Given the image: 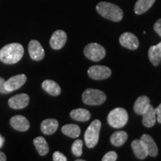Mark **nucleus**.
<instances>
[{
  "instance_id": "8",
  "label": "nucleus",
  "mask_w": 161,
  "mask_h": 161,
  "mask_svg": "<svg viewBox=\"0 0 161 161\" xmlns=\"http://www.w3.org/2000/svg\"><path fill=\"white\" fill-rule=\"evenodd\" d=\"M26 80H27V78L24 74L14 75L10 78L8 80H5V87L10 92L14 91L23 86L26 82Z\"/></svg>"
},
{
  "instance_id": "26",
  "label": "nucleus",
  "mask_w": 161,
  "mask_h": 161,
  "mask_svg": "<svg viewBox=\"0 0 161 161\" xmlns=\"http://www.w3.org/2000/svg\"><path fill=\"white\" fill-rule=\"evenodd\" d=\"M82 147H83V141L77 140L72 143V152L75 157H80L82 154Z\"/></svg>"
},
{
  "instance_id": "1",
  "label": "nucleus",
  "mask_w": 161,
  "mask_h": 161,
  "mask_svg": "<svg viewBox=\"0 0 161 161\" xmlns=\"http://www.w3.org/2000/svg\"><path fill=\"white\" fill-rule=\"evenodd\" d=\"M24 49L21 44L10 43L0 49V60L6 64H14L22 59Z\"/></svg>"
},
{
  "instance_id": "2",
  "label": "nucleus",
  "mask_w": 161,
  "mask_h": 161,
  "mask_svg": "<svg viewBox=\"0 0 161 161\" xmlns=\"http://www.w3.org/2000/svg\"><path fill=\"white\" fill-rule=\"evenodd\" d=\"M96 11L102 17L114 22H119L123 18L122 10L113 3L101 2L96 5Z\"/></svg>"
},
{
  "instance_id": "32",
  "label": "nucleus",
  "mask_w": 161,
  "mask_h": 161,
  "mask_svg": "<svg viewBox=\"0 0 161 161\" xmlns=\"http://www.w3.org/2000/svg\"><path fill=\"white\" fill-rule=\"evenodd\" d=\"M6 160H7V158L5 154L3 152H0V161H5Z\"/></svg>"
},
{
  "instance_id": "12",
  "label": "nucleus",
  "mask_w": 161,
  "mask_h": 161,
  "mask_svg": "<svg viewBox=\"0 0 161 161\" xmlns=\"http://www.w3.org/2000/svg\"><path fill=\"white\" fill-rule=\"evenodd\" d=\"M29 103V96L27 94L21 93L11 97L8 100V104L12 109L19 110L25 108Z\"/></svg>"
},
{
  "instance_id": "23",
  "label": "nucleus",
  "mask_w": 161,
  "mask_h": 161,
  "mask_svg": "<svg viewBox=\"0 0 161 161\" xmlns=\"http://www.w3.org/2000/svg\"><path fill=\"white\" fill-rule=\"evenodd\" d=\"M61 131L70 138H77L80 134V128L75 124H68L62 127Z\"/></svg>"
},
{
  "instance_id": "28",
  "label": "nucleus",
  "mask_w": 161,
  "mask_h": 161,
  "mask_svg": "<svg viewBox=\"0 0 161 161\" xmlns=\"http://www.w3.org/2000/svg\"><path fill=\"white\" fill-rule=\"evenodd\" d=\"M53 160L54 161H66L67 158L65 155H64L61 152H55L53 154Z\"/></svg>"
},
{
  "instance_id": "20",
  "label": "nucleus",
  "mask_w": 161,
  "mask_h": 161,
  "mask_svg": "<svg viewBox=\"0 0 161 161\" xmlns=\"http://www.w3.org/2000/svg\"><path fill=\"white\" fill-rule=\"evenodd\" d=\"M42 87L46 92L52 96H58L60 95L61 90L58 83L52 80H46L42 83Z\"/></svg>"
},
{
  "instance_id": "30",
  "label": "nucleus",
  "mask_w": 161,
  "mask_h": 161,
  "mask_svg": "<svg viewBox=\"0 0 161 161\" xmlns=\"http://www.w3.org/2000/svg\"><path fill=\"white\" fill-rule=\"evenodd\" d=\"M5 79H3V78H0V92L1 93H9L10 92L8 91L5 87Z\"/></svg>"
},
{
  "instance_id": "16",
  "label": "nucleus",
  "mask_w": 161,
  "mask_h": 161,
  "mask_svg": "<svg viewBox=\"0 0 161 161\" xmlns=\"http://www.w3.org/2000/svg\"><path fill=\"white\" fill-rule=\"evenodd\" d=\"M155 109L152 105H149L142 114V124L146 128H152L156 123Z\"/></svg>"
},
{
  "instance_id": "15",
  "label": "nucleus",
  "mask_w": 161,
  "mask_h": 161,
  "mask_svg": "<svg viewBox=\"0 0 161 161\" xmlns=\"http://www.w3.org/2000/svg\"><path fill=\"white\" fill-rule=\"evenodd\" d=\"M58 120L55 119H47L43 120L40 125V129L44 134L46 135H51L53 134L58 130Z\"/></svg>"
},
{
  "instance_id": "11",
  "label": "nucleus",
  "mask_w": 161,
  "mask_h": 161,
  "mask_svg": "<svg viewBox=\"0 0 161 161\" xmlns=\"http://www.w3.org/2000/svg\"><path fill=\"white\" fill-rule=\"evenodd\" d=\"M29 52L31 59L36 61L43 60L45 56V52L41 44L35 40H32L29 42Z\"/></svg>"
},
{
  "instance_id": "31",
  "label": "nucleus",
  "mask_w": 161,
  "mask_h": 161,
  "mask_svg": "<svg viewBox=\"0 0 161 161\" xmlns=\"http://www.w3.org/2000/svg\"><path fill=\"white\" fill-rule=\"evenodd\" d=\"M156 113V119L159 123L161 124V103L159 104V106L155 109Z\"/></svg>"
},
{
  "instance_id": "24",
  "label": "nucleus",
  "mask_w": 161,
  "mask_h": 161,
  "mask_svg": "<svg viewBox=\"0 0 161 161\" xmlns=\"http://www.w3.org/2000/svg\"><path fill=\"white\" fill-rule=\"evenodd\" d=\"M34 145L40 156H45L49 152V148L46 140L42 136H37L34 140Z\"/></svg>"
},
{
  "instance_id": "33",
  "label": "nucleus",
  "mask_w": 161,
  "mask_h": 161,
  "mask_svg": "<svg viewBox=\"0 0 161 161\" xmlns=\"http://www.w3.org/2000/svg\"><path fill=\"white\" fill-rule=\"evenodd\" d=\"M4 142H5V140H4V138L0 135V148H2L4 144Z\"/></svg>"
},
{
  "instance_id": "7",
  "label": "nucleus",
  "mask_w": 161,
  "mask_h": 161,
  "mask_svg": "<svg viewBox=\"0 0 161 161\" xmlns=\"http://www.w3.org/2000/svg\"><path fill=\"white\" fill-rule=\"evenodd\" d=\"M88 75L93 80L107 79L111 75V70L106 66L95 65L90 66L87 71Z\"/></svg>"
},
{
  "instance_id": "25",
  "label": "nucleus",
  "mask_w": 161,
  "mask_h": 161,
  "mask_svg": "<svg viewBox=\"0 0 161 161\" xmlns=\"http://www.w3.org/2000/svg\"><path fill=\"white\" fill-rule=\"evenodd\" d=\"M128 140V134L123 130L114 132L110 136V142L114 146H121L125 144Z\"/></svg>"
},
{
  "instance_id": "13",
  "label": "nucleus",
  "mask_w": 161,
  "mask_h": 161,
  "mask_svg": "<svg viewBox=\"0 0 161 161\" xmlns=\"http://www.w3.org/2000/svg\"><path fill=\"white\" fill-rule=\"evenodd\" d=\"M10 124L12 128L19 131H26L30 128L29 120L21 115L13 116L10 120Z\"/></svg>"
},
{
  "instance_id": "34",
  "label": "nucleus",
  "mask_w": 161,
  "mask_h": 161,
  "mask_svg": "<svg viewBox=\"0 0 161 161\" xmlns=\"http://www.w3.org/2000/svg\"><path fill=\"white\" fill-rule=\"evenodd\" d=\"M76 161H84V160H80V159H77Z\"/></svg>"
},
{
  "instance_id": "22",
  "label": "nucleus",
  "mask_w": 161,
  "mask_h": 161,
  "mask_svg": "<svg viewBox=\"0 0 161 161\" xmlns=\"http://www.w3.org/2000/svg\"><path fill=\"white\" fill-rule=\"evenodd\" d=\"M70 116L74 120L79 121V122H86L91 117L89 110L84 108H78V109L72 110L70 112Z\"/></svg>"
},
{
  "instance_id": "9",
  "label": "nucleus",
  "mask_w": 161,
  "mask_h": 161,
  "mask_svg": "<svg viewBox=\"0 0 161 161\" xmlns=\"http://www.w3.org/2000/svg\"><path fill=\"white\" fill-rule=\"evenodd\" d=\"M67 35L63 30H57L52 34L50 39V46L53 49H61L66 44Z\"/></svg>"
},
{
  "instance_id": "17",
  "label": "nucleus",
  "mask_w": 161,
  "mask_h": 161,
  "mask_svg": "<svg viewBox=\"0 0 161 161\" xmlns=\"http://www.w3.org/2000/svg\"><path fill=\"white\" fill-rule=\"evenodd\" d=\"M148 58L154 66H158L161 61V42L152 46L148 50Z\"/></svg>"
},
{
  "instance_id": "5",
  "label": "nucleus",
  "mask_w": 161,
  "mask_h": 161,
  "mask_svg": "<svg viewBox=\"0 0 161 161\" xmlns=\"http://www.w3.org/2000/svg\"><path fill=\"white\" fill-rule=\"evenodd\" d=\"M107 96L102 90L92 89H86L82 94V101L87 105H100L106 101Z\"/></svg>"
},
{
  "instance_id": "4",
  "label": "nucleus",
  "mask_w": 161,
  "mask_h": 161,
  "mask_svg": "<svg viewBox=\"0 0 161 161\" xmlns=\"http://www.w3.org/2000/svg\"><path fill=\"white\" fill-rule=\"evenodd\" d=\"M128 120V114L125 109L122 108H116L112 110L108 116V122L114 128H121L127 124Z\"/></svg>"
},
{
  "instance_id": "10",
  "label": "nucleus",
  "mask_w": 161,
  "mask_h": 161,
  "mask_svg": "<svg viewBox=\"0 0 161 161\" xmlns=\"http://www.w3.org/2000/svg\"><path fill=\"white\" fill-rule=\"evenodd\" d=\"M119 43L123 47L130 50H135L139 47V40L136 35L130 32H125L120 36Z\"/></svg>"
},
{
  "instance_id": "14",
  "label": "nucleus",
  "mask_w": 161,
  "mask_h": 161,
  "mask_svg": "<svg viewBox=\"0 0 161 161\" xmlns=\"http://www.w3.org/2000/svg\"><path fill=\"white\" fill-rule=\"evenodd\" d=\"M140 140L146 147L147 152H148V155L151 157H156L158 154V148L153 140L152 136L148 135V134H143L141 136Z\"/></svg>"
},
{
  "instance_id": "21",
  "label": "nucleus",
  "mask_w": 161,
  "mask_h": 161,
  "mask_svg": "<svg viewBox=\"0 0 161 161\" xmlns=\"http://www.w3.org/2000/svg\"><path fill=\"white\" fill-rule=\"evenodd\" d=\"M156 0H137L134 6V12L136 14L140 15L148 11Z\"/></svg>"
},
{
  "instance_id": "3",
  "label": "nucleus",
  "mask_w": 161,
  "mask_h": 161,
  "mask_svg": "<svg viewBox=\"0 0 161 161\" xmlns=\"http://www.w3.org/2000/svg\"><path fill=\"white\" fill-rule=\"evenodd\" d=\"M102 127V122L100 120L95 119L91 122L87 129L84 133V140L88 148H94L98 142L99 133Z\"/></svg>"
},
{
  "instance_id": "29",
  "label": "nucleus",
  "mask_w": 161,
  "mask_h": 161,
  "mask_svg": "<svg viewBox=\"0 0 161 161\" xmlns=\"http://www.w3.org/2000/svg\"><path fill=\"white\" fill-rule=\"evenodd\" d=\"M154 30L160 37H161V19H159L158 21L154 23Z\"/></svg>"
},
{
  "instance_id": "19",
  "label": "nucleus",
  "mask_w": 161,
  "mask_h": 161,
  "mask_svg": "<svg viewBox=\"0 0 161 161\" xmlns=\"http://www.w3.org/2000/svg\"><path fill=\"white\" fill-rule=\"evenodd\" d=\"M131 148L135 156L140 160H144L148 156L146 147L140 140H134L131 142Z\"/></svg>"
},
{
  "instance_id": "18",
  "label": "nucleus",
  "mask_w": 161,
  "mask_h": 161,
  "mask_svg": "<svg viewBox=\"0 0 161 161\" xmlns=\"http://www.w3.org/2000/svg\"><path fill=\"white\" fill-rule=\"evenodd\" d=\"M150 105V98L146 96H141L136 100L134 110L136 114L142 115Z\"/></svg>"
},
{
  "instance_id": "6",
  "label": "nucleus",
  "mask_w": 161,
  "mask_h": 161,
  "mask_svg": "<svg viewBox=\"0 0 161 161\" xmlns=\"http://www.w3.org/2000/svg\"><path fill=\"white\" fill-rule=\"evenodd\" d=\"M84 55L92 61H99L105 57V49L99 44L92 43L86 45L84 50Z\"/></svg>"
},
{
  "instance_id": "27",
  "label": "nucleus",
  "mask_w": 161,
  "mask_h": 161,
  "mask_svg": "<svg viewBox=\"0 0 161 161\" xmlns=\"http://www.w3.org/2000/svg\"><path fill=\"white\" fill-rule=\"evenodd\" d=\"M116 160H117V154L113 151L107 153L102 158V161H116Z\"/></svg>"
}]
</instances>
